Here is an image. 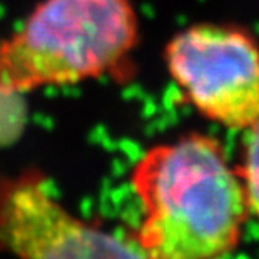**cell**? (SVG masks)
I'll list each match as a JSON object with an SVG mask.
<instances>
[{
    "instance_id": "cell-1",
    "label": "cell",
    "mask_w": 259,
    "mask_h": 259,
    "mask_svg": "<svg viewBox=\"0 0 259 259\" xmlns=\"http://www.w3.org/2000/svg\"><path fill=\"white\" fill-rule=\"evenodd\" d=\"M132 184L142 208L135 240L145 257L209 259L237 247L247 198L215 139L191 135L152 147Z\"/></svg>"
},
{
    "instance_id": "cell-2",
    "label": "cell",
    "mask_w": 259,
    "mask_h": 259,
    "mask_svg": "<svg viewBox=\"0 0 259 259\" xmlns=\"http://www.w3.org/2000/svg\"><path fill=\"white\" fill-rule=\"evenodd\" d=\"M138 41L132 0H44L0 46V91L24 94L111 72Z\"/></svg>"
},
{
    "instance_id": "cell-3",
    "label": "cell",
    "mask_w": 259,
    "mask_h": 259,
    "mask_svg": "<svg viewBox=\"0 0 259 259\" xmlns=\"http://www.w3.org/2000/svg\"><path fill=\"white\" fill-rule=\"evenodd\" d=\"M165 63L208 119L247 130L259 120V46L239 28L198 24L174 36Z\"/></svg>"
},
{
    "instance_id": "cell-4",
    "label": "cell",
    "mask_w": 259,
    "mask_h": 259,
    "mask_svg": "<svg viewBox=\"0 0 259 259\" xmlns=\"http://www.w3.org/2000/svg\"><path fill=\"white\" fill-rule=\"evenodd\" d=\"M0 251L22 257H145L135 239L72 215L36 174L0 181Z\"/></svg>"
},
{
    "instance_id": "cell-5",
    "label": "cell",
    "mask_w": 259,
    "mask_h": 259,
    "mask_svg": "<svg viewBox=\"0 0 259 259\" xmlns=\"http://www.w3.org/2000/svg\"><path fill=\"white\" fill-rule=\"evenodd\" d=\"M242 186L248 211L259 219V120L247 128L244 144Z\"/></svg>"
}]
</instances>
